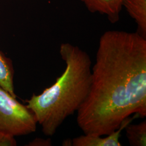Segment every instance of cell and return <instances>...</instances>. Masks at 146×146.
I'll list each match as a JSON object with an SVG mask.
<instances>
[{"mask_svg": "<svg viewBox=\"0 0 146 146\" xmlns=\"http://www.w3.org/2000/svg\"><path fill=\"white\" fill-rule=\"evenodd\" d=\"M135 117H139L137 114L133 117H129L123 121L120 127L112 132L106 137L101 136L90 135L84 134L75 137L72 140L73 146H121L120 142L121 133L125 128L135 119Z\"/></svg>", "mask_w": 146, "mask_h": 146, "instance_id": "277c9868", "label": "cell"}, {"mask_svg": "<svg viewBox=\"0 0 146 146\" xmlns=\"http://www.w3.org/2000/svg\"><path fill=\"white\" fill-rule=\"evenodd\" d=\"M37 123L31 110L0 87V131L14 136L27 135L36 131Z\"/></svg>", "mask_w": 146, "mask_h": 146, "instance_id": "3957f363", "label": "cell"}, {"mask_svg": "<svg viewBox=\"0 0 146 146\" xmlns=\"http://www.w3.org/2000/svg\"><path fill=\"white\" fill-rule=\"evenodd\" d=\"M14 68L11 60L0 52V87L16 98L14 86Z\"/></svg>", "mask_w": 146, "mask_h": 146, "instance_id": "52a82bcc", "label": "cell"}, {"mask_svg": "<svg viewBox=\"0 0 146 146\" xmlns=\"http://www.w3.org/2000/svg\"><path fill=\"white\" fill-rule=\"evenodd\" d=\"M123 7L135 21L137 32L146 38V0H124Z\"/></svg>", "mask_w": 146, "mask_h": 146, "instance_id": "8992f818", "label": "cell"}, {"mask_svg": "<svg viewBox=\"0 0 146 146\" xmlns=\"http://www.w3.org/2000/svg\"><path fill=\"white\" fill-rule=\"evenodd\" d=\"M28 146H52V141L50 139H43L41 138H36L31 142Z\"/></svg>", "mask_w": 146, "mask_h": 146, "instance_id": "30bf717a", "label": "cell"}, {"mask_svg": "<svg viewBox=\"0 0 146 146\" xmlns=\"http://www.w3.org/2000/svg\"><path fill=\"white\" fill-rule=\"evenodd\" d=\"M92 13L106 15L112 23L118 22L124 0H80Z\"/></svg>", "mask_w": 146, "mask_h": 146, "instance_id": "5b68a950", "label": "cell"}, {"mask_svg": "<svg viewBox=\"0 0 146 146\" xmlns=\"http://www.w3.org/2000/svg\"><path fill=\"white\" fill-rule=\"evenodd\" d=\"M77 114L84 134L101 136L133 114L146 117V37L122 31L101 35L89 92Z\"/></svg>", "mask_w": 146, "mask_h": 146, "instance_id": "6da1fadb", "label": "cell"}, {"mask_svg": "<svg viewBox=\"0 0 146 146\" xmlns=\"http://www.w3.org/2000/svg\"><path fill=\"white\" fill-rule=\"evenodd\" d=\"M125 129L126 136L131 146H146V120L136 125L131 123Z\"/></svg>", "mask_w": 146, "mask_h": 146, "instance_id": "ba28073f", "label": "cell"}, {"mask_svg": "<svg viewBox=\"0 0 146 146\" xmlns=\"http://www.w3.org/2000/svg\"><path fill=\"white\" fill-rule=\"evenodd\" d=\"M17 142L15 136L0 131V146H16Z\"/></svg>", "mask_w": 146, "mask_h": 146, "instance_id": "9c48e42d", "label": "cell"}, {"mask_svg": "<svg viewBox=\"0 0 146 146\" xmlns=\"http://www.w3.org/2000/svg\"><path fill=\"white\" fill-rule=\"evenodd\" d=\"M60 54L66 63L62 74L50 87L27 100L43 133L53 136L68 117L77 112L86 99L92 82V61L77 46L63 43Z\"/></svg>", "mask_w": 146, "mask_h": 146, "instance_id": "7a4b0ae2", "label": "cell"}, {"mask_svg": "<svg viewBox=\"0 0 146 146\" xmlns=\"http://www.w3.org/2000/svg\"><path fill=\"white\" fill-rule=\"evenodd\" d=\"M62 145L64 146H72V140L67 139L64 140L63 141Z\"/></svg>", "mask_w": 146, "mask_h": 146, "instance_id": "8fae6325", "label": "cell"}]
</instances>
